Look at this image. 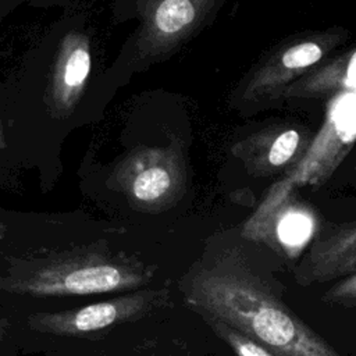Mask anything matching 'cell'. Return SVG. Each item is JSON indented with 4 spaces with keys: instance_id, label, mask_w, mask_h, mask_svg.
Segmentation results:
<instances>
[{
    "instance_id": "obj_13",
    "label": "cell",
    "mask_w": 356,
    "mask_h": 356,
    "mask_svg": "<svg viewBox=\"0 0 356 356\" xmlns=\"http://www.w3.org/2000/svg\"><path fill=\"white\" fill-rule=\"evenodd\" d=\"M90 67V57L86 50L76 49L68 58L64 72V81L68 86L79 85L88 75Z\"/></svg>"
},
{
    "instance_id": "obj_4",
    "label": "cell",
    "mask_w": 356,
    "mask_h": 356,
    "mask_svg": "<svg viewBox=\"0 0 356 356\" xmlns=\"http://www.w3.org/2000/svg\"><path fill=\"white\" fill-rule=\"evenodd\" d=\"M356 274V220L323 229L293 268L298 285L330 282Z\"/></svg>"
},
{
    "instance_id": "obj_8",
    "label": "cell",
    "mask_w": 356,
    "mask_h": 356,
    "mask_svg": "<svg viewBox=\"0 0 356 356\" xmlns=\"http://www.w3.org/2000/svg\"><path fill=\"white\" fill-rule=\"evenodd\" d=\"M313 218L309 213L289 203V199L271 211L263 221L245 228V234L254 241H268L277 250L288 254L298 250L312 235ZM271 245V246H273Z\"/></svg>"
},
{
    "instance_id": "obj_3",
    "label": "cell",
    "mask_w": 356,
    "mask_h": 356,
    "mask_svg": "<svg viewBox=\"0 0 356 356\" xmlns=\"http://www.w3.org/2000/svg\"><path fill=\"white\" fill-rule=\"evenodd\" d=\"M145 280L136 267L89 259L50 263L21 278L11 288L39 296L86 295L135 288Z\"/></svg>"
},
{
    "instance_id": "obj_14",
    "label": "cell",
    "mask_w": 356,
    "mask_h": 356,
    "mask_svg": "<svg viewBox=\"0 0 356 356\" xmlns=\"http://www.w3.org/2000/svg\"><path fill=\"white\" fill-rule=\"evenodd\" d=\"M355 171H356V164H355Z\"/></svg>"
},
{
    "instance_id": "obj_10",
    "label": "cell",
    "mask_w": 356,
    "mask_h": 356,
    "mask_svg": "<svg viewBox=\"0 0 356 356\" xmlns=\"http://www.w3.org/2000/svg\"><path fill=\"white\" fill-rule=\"evenodd\" d=\"M195 18V7L191 0H164L156 13L157 26L167 33L177 32Z\"/></svg>"
},
{
    "instance_id": "obj_6",
    "label": "cell",
    "mask_w": 356,
    "mask_h": 356,
    "mask_svg": "<svg viewBox=\"0 0 356 356\" xmlns=\"http://www.w3.org/2000/svg\"><path fill=\"white\" fill-rule=\"evenodd\" d=\"M152 302L153 293H135L70 312L35 314L31 317V325L43 332L60 335L86 334L134 318L147 310Z\"/></svg>"
},
{
    "instance_id": "obj_7",
    "label": "cell",
    "mask_w": 356,
    "mask_h": 356,
    "mask_svg": "<svg viewBox=\"0 0 356 356\" xmlns=\"http://www.w3.org/2000/svg\"><path fill=\"white\" fill-rule=\"evenodd\" d=\"M356 82V46L324 60L310 72L284 88L280 99H323Z\"/></svg>"
},
{
    "instance_id": "obj_9",
    "label": "cell",
    "mask_w": 356,
    "mask_h": 356,
    "mask_svg": "<svg viewBox=\"0 0 356 356\" xmlns=\"http://www.w3.org/2000/svg\"><path fill=\"white\" fill-rule=\"evenodd\" d=\"M206 318L214 332L231 346L236 356H277L267 346L236 330L235 327L211 316H206Z\"/></svg>"
},
{
    "instance_id": "obj_1",
    "label": "cell",
    "mask_w": 356,
    "mask_h": 356,
    "mask_svg": "<svg viewBox=\"0 0 356 356\" xmlns=\"http://www.w3.org/2000/svg\"><path fill=\"white\" fill-rule=\"evenodd\" d=\"M281 285L238 249L202 266L189 284V299L267 346L277 356H341L282 300Z\"/></svg>"
},
{
    "instance_id": "obj_2",
    "label": "cell",
    "mask_w": 356,
    "mask_h": 356,
    "mask_svg": "<svg viewBox=\"0 0 356 356\" xmlns=\"http://www.w3.org/2000/svg\"><path fill=\"white\" fill-rule=\"evenodd\" d=\"M348 38L343 28L316 31L284 42L254 68L243 97L253 103L277 100L278 93L321 64Z\"/></svg>"
},
{
    "instance_id": "obj_12",
    "label": "cell",
    "mask_w": 356,
    "mask_h": 356,
    "mask_svg": "<svg viewBox=\"0 0 356 356\" xmlns=\"http://www.w3.org/2000/svg\"><path fill=\"white\" fill-rule=\"evenodd\" d=\"M321 300L328 305L356 307V274L339 280L321 296Z\"/></svg>"
},
{
    "instance_id": "obj_11",
    "label": "cell",
    "mask_w": 356,
    "mask_h": 356,
    "mask_svg": "<svg viewBox=\"0 0 356 356\" xmlns=\"http://www.w3.org/2000/svg\"><path fill=\"white\" fill-rule=\"evenodd\" d=\"M168 186H170L168 174L164 170L154 167L142 172L136 178L134 184V192L138 199L149 202L164 195Z\"/></svg>"
},
{
    "instance_id": "obj_5",
    "label": "cell",
    "mask_w": 356,
    "mask_h": 356,
    "mask_svg": "<svg viewBox=\"0 0 356 356\" xmlns=\"http://www.w3.org/2000/svg\"><path fill=\"white\" fill-rule=\"evenodd\" d=\"M312 146V134L303 127L277 124L263 128L238 146L236 153L249 171L259 177L288 174Z\"/></svg>"
}]
</instances>
